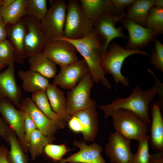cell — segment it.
I'll use <instances>...</instances> for the list:
<instances>
[{
	"instance_id": "cell-1",
	"label": "cell",
	"mask_w": 163,
	"mask_h": 163,
	"mask_svg": "<svg viewBox=\"0 0 163 163\" xmlns=\"http://www.w3.org/2000/svg\"><path fill=\"white\" fill-rule=\"evenodd\" d=\"M58 40H65L72 43L83 57L94 82H101L106 88H111L110 83L105 77V74L101 65L104 54L103 46L94 28L84 37L78 39H70L63 37Z\"/></svg>"
},
{
	"instance_id": "cell-2",
	"label": "cell",
	"mask_w": 163,
	"mask_h": 163,
	"mask_svg": "<svg viewBox=\"0 0 163 163\" xmlns=\"http://www.w3.org/2000/svg\"><path fill=\"white\" fill-rule=\"evenodd\" d=\"M156 94L155 90L153 88L143 91L137 86L127 97L116 98L110 104L100 105L99 107L104 113L106 123L111 112L123 109L133 112L149 125L151 123L148 112L149 104Z\"/></svg>"
},
{
	"instance_id": "cell-3",
	"label": "cell",
	"mask_w": 163,
	"mask_h": 163,
	"mask_svg": "<svg viewBox=\"0 0 163 163\" xmlns=\"http://www.w3.org/2000/svg\"><path fill=\"white\" fill-rule=\"evenodd\" d=\"M107 52L102 57L101 65L104 73L112 75L116 84L121 83L124 86L129 85L128 78L121 73V69L125 60L134 54L149 56L146 51L141 50H129L125 48L116 42L109 45Z\"/></svg>"
},
{
	"instance_id": "cell-4",
	"label": "cell",
	"mask_w": 163,
	"mask_h": 163,
	"mask_svg": "<svg viewBox=\"0 0 163 163\" xmlns=\"http://www.w3.org/2000/svg\"><path fill=\"white\" fill-rule=\"evenodd\" d=\"M109 116L112 118L115 131L128 139L139 142L147 135L148 124L130 110L118 109L111 112Z\"/></svg>"
},
{
	"instance_id": "cell-5",
	"label": "cell",
	"mask_w": 163,
	"mask_h": 163,
	"mask_svg": "<svg viewBox=\"0 0 163 163\" xmlns=\"http://www.w3.org/2000/svg\"><path fill=\"white\" fill-rule=\"evenodd\" d=\"M94 25V22L85 13L79 0H69L67 4L63 37L70 39L82 38L93 30Z\"/></svg>"
},
{
	"instance_id": "cell-6",
	"label": "cell",
	"mask_w": 163,
	"mask_h": 163,
	"mask_svg": "<svg viewBox=\"0 0 163 163\" xmlns=\"http://www.w3.org/2000/svg\"><path fill=\"white\" fill-rule=\"evenodd\" d=\"M66 6L64 0L52 1L40 21L42 30L48 41L57 40L63 37Z\"/></svg>"
},
{
	"instance_id": "cell-7",
	"label": "cell",
	"mask_w": 163,
	"mask_h": 163,
	"mask_svg": "<svg viewBox=\"0 0 163 163\" xmlns=\"http://www.w3.org/2000/svg\"><path fill=\"white\" fill-rule=\"evenodd\" d=\"M94 82L89 73L74 88L67 92L66 107L69 115L71 116L79 111L96 105V101L90 96Z\"/></svg>"
},
{
	"instance_id": "cell-8",
	"label": "cell",
	"mask_w": 163,
	"mask_h": 163,
	"mask_svg": "<svg viewBox=\"0 0 163 163\" xmlns=\"http://www.w3.org/2000/svg\"><path fill=\"white\" fill-rule=\"evenodd\" d=\"M126 17L125 13L113 14L110 12L104 13L94 23V28L102 44L104 53L107 51L111 41L116 38L127 39L122 31V27H115L116 23Z\"/></svg>"
},
{
	"instance_id": "cell-9",
	"label": "cell",
	"mask_w": 163,
	"mask_h": 163,
	"mask_svg": "<svg viewBox=\"0 0 163 163\" xmlns=\"http://www.w3.org/2000/svg\"><path fill=\"white\" fill-rule=\"evenodd\" d=\"M23 19L26 27L24 41L25 59L43 52L48 41L42 30L40 21L27 16Z\"/></svg>"
},
{
	"instance_id": "cell-10",
	"label": "cell",
	"mask_w": 163,
	"mask_h": 163,
	"mask_svg": "<svg viewBox=\"0 0 163 163\" xmlns=\"http://www.w3.org/2000/svg\"><path fill=\"white\" fill-rule=\"evenodd\" d=\"M131 141L116 131L110 134L105 152L111 163H132L134 154L131 150Z\"/></svg>"
},
{
	"instance_id": "cell-11",
	"label": "cell",
	"mask_w": 163,
	"mask_h": 163,
	"mask_svg": "<svg viewBox=\"0 0 163 163\" xmlns=\"http://www.w3.org/2000/svg\"><path fill=\"white\" fill-rule=\"evenodd\" d=\"M77 51L75 46L70 42L65 40H58L48 41L43 52L61 67L78 60Z\"/></svg>"
},
{
	"instance_id": "cell-12",
	"label": "cell",
	"mask_w": 163,
	"mask_h": 163,
	"mask_svg": "<svg viewBox=\"0 0 163 163\" xmlns=\"http://www.w3.org/2000/svg\"><path fill=\"white\" fill-rule=\"evenodd\" d=\"M0 113L2 118L14 131L23 149L28 152L24 141V112L15 108L11 101L6 97H0Z\"/></svg>"
},
{
	"instance_id": "cell-13",
	"label": "cell",
	"mask_w": 163,
	"mask_h": 163,
	"mask_svg": "<svg viewBox=\"0 0 163 163\" xmlns=\"http://www.w3.org/2000/svg\"><path fill=\"white\" fill-rule=\"evenodd\" d=\"M88 66L84 59L66 66L61 67L52 84L64 89H71L88 73Z\"/></svg>"
},
{
	"instance_id": "cell-14",
	"label": "cell",
	"mask_w": 163,
	"mask_h": 163,
	"mask_svg": "<svg viewBox=\"0 0 163 163\" xmlns=\"http://www.w3.org/2000/svg\"><path fill=\"white\" fill-rule=\"evenodd\" d=\"M120 22L123 28L127 29L129 34L128 41L124 47L126 49H143L156 39V36L150 28L143 27L126 18Z\"/></svg>"
},
{
	"instance_id": "cell-15",
	"label": "cell",
	"mask_w": 163,
	"mask_h": 163,
	"mask_svg": "<svg viewBox=\"0 0 163 163\" xmlns=\"http://www.w3.org/2000/svg\"><path fill=\"white\" fill-rule=\"evenodd\" d=\"M73 144L79 151L62 158L61 163H106L101 154L103 148L96 142L88 145L83 140H75Z\"/></svg>"
},
{
	"instance_id": "cell-16",
	"label": "cell",
	"mask_w": 163,
	"mask_h": 163,
	"mask_svg": "<svg viewBox=\"0 0 163 163\" xmlns=\"http://www.w3.org/2000/svg\"><path fill=\"white\" fill-rule=\"evenodd\" d=\"M26 112L36 125L37 129L44 135L53 136L59 129L53 121L45 116L31 98L27 97L21 101L20 109Z\"/></svg>"
},
{
	"instance_id": "cell-17",
	"label": "cell",
	"mask_w": 163,
	"mask_h": 163,
	"mask_svg": "<svg viewBox=\"0 0 163 163\" xmlns=\"http://www.w3.org/2000/svg\"><path fill=\"white\" fill-rule=\"evenodd\" d=\"M22 93L14 76V63L0 73V97L9 98L17 109H19Z\"/></svg>"
},
{
	"instance_id": "cell-18",
	"label": "cell",
	"mask_w": 163,
	"mask_h": 163,
	"mask_svg": "<svg viewBox=\"0 0 163 163\" xmlns=\"http://www.w3.org/2000/svg\"><path fill=\"white\" fill-rule=\"evenodd\" d=\"M73 115L77 117L84 128L82 133L85 141L93 142L98 133L99 113L96 105L79 111Z\"/></svg>"
},
{
	"instance_id": "cell-19",
	"label": "cell",
	"mask_w": 163,
	"mask_h": 163,
	"mask_svg": "<svg viewBox=\"0 0 163 163\" xmlns=\"http://www.w3.org/2000/svg\"><path fill=\"white\" fill-rule=\"evenodd\" d=\"M152 120L149 140L155 149L163 152V118L160 107L154 104L152 108Z\"/></svg>"
},
{
	"instance_id": "cell-20",
	"label": "cell",
	"mask_w": 163,
	"mask_h": 163,
	"mask_svg": "<svg viewBox=\"0 0 163 163\" xmlns=\"http://www.w3.org/2000/svg\"><path fill=\"white\" fill-rule=\"evenodd\" d=\"M82 8L87 17L94 23L104 13L117 14L110 0H80Z\"/></svg>"
},
{
	"instance_id": "cell-21",
	"label": "cell",
	"mask_w": 163,
	"mask_h": 163,
	"mask_svg": "<svg viewBox=\"0 0 163 163\" xmlns=\"http://www.w3.org/2000/svg\"><path fill=\"white\" fill-rule=\"evenodd\" d=\"M7 31V36L16 50L14 61L23 64L25 59L24 55V41L26 27L24 19L17 24L11 25Z\"/></svg>"
},
{
	"instance_id": "cell-22",
	"label": "cell",
	"mask_w": 163,
	"mask_h": 163,
	"mask_svg": "<svg viewBox=\"0 0 163 163\" xmlns=\"http://www.w3.org/2000/svg\"><path fill=\"white\" fill-rule=\"evenodd\" d=\"M18 75L22 83V87L27 92L34 94L40 91H45L49 85L48 79L40 74L29 70H20Z\"/></svg>"
},
{
	"instance_id": "cell-23",
	"label": "cell",
	"mask_w": 163,
	"mask_h": 163,
	"mask_svg": "<svg viewBox=\"0 0 163 163\" xmlns=\"http://www.w3.org/2000/svg\"><path fill=\"white\" fill-rule=\"evenodd\" d=\"M46 92L53 110L65 121L68 122L71 116L67 112L66 97L64 92L56 86L49 84L46 90Z\"/></svg>"
},
{
	"instance_id": "cell-24",
	"label": "cell",
	"mask_w": 163,
	"mask_h": 163,
	"mask_svg": "<svg viewBox=\"0 0 163 163\" xmlns=\"http://www.w3.org/2000/svg\"><path fill=\"white\" fill-rule=\"evenodd\" d=\"M155 0H135L126 8V17L145 27L149 13L154 6Z\"/></svg>"
},
{
	"instance_id": "cell-25",
	"label": "cell",
	"mask_w": 163,
	"mask_h": 163,
	"mask_svg": "<svg viewBox=\"0 0 163 163\" xmlns=\"http://www.w3.org/2000/svg\"><path fill=\"white\" fill-rule=\"evenodd\" d=\"M28 61L30 70L37 72L48 79L54 78L56 76V64L43 52L31 56Z\"/></svg>"
},
{
	"instance_id": "cell-26",
	"label": "cell",
	"mask_w": 163,
	"mask_h": 163,
	"mask_svg": "<svg viewBox=\"0 0 163 163\" xmlns=\"http://www.w3.org/2000/svg\"><path fill=\"white\" fill-rule=\"evenodd\" d=\"M31 98L42 112L54 122L59 129H63L66 126L67 122L53 110L46 91H40L33 94Z\"/></svg>"
},
{
	"instance_id": "cell-27",
	"label": "cell",
	"mask_w": 163,
	"mask_h": 163,
	"mask_svg": "<svg viewBox=\"0 0 163 163\" xmlns=\"http://www.w3.org/2000/svg\"><path fill=\"white\" fill-rule=\"evenodd\" d=\"M26 2L27 0H15L8 6H0V15L5 25H14L26 15Z\"/></svg>"
},
{
	"instance_id": "cell-28",
	"label": "cell",
	"mask_w": 163,
	"mask_h": 163,
	"mask_svg": "<svg viewBox=\"0 0 163 163\" xmlns=\"http://www.w3.org/2000/svg\"><path fill=\"white\" fill-rule=\"evenodd\" d=\"M10 149L8 150L6 158L9 163H28V156L22 146L13 129L10 126L7 132Z\"/></svg>"
},
{
	"instance_id": "cell-29",
	"label": "cell",
	"mask_w": 163,
	"mask_h": 163,
	"mask_svg": "<svg viewBox=\"0 0 163 163\" xmlns=\"http://www.w3.org/2000/svg\"><path fill=\"white\" fill-rule=\"evenodd\" d=\"M55 138L54 136H46L37 129L32 133L28 144L29 152L31 159L35 161L41 155L45 146L52 144Z\"/></svg>"
},
{
	"instance_id": "cell-30",
	"label": "cell",
	"mask_w": 163,
	"mask_h": 163,
	"mask_svg": "<svg viewBox=\"0 0 163 163\" xmlns=\"http://www.w3.org/2000/svg\"><path fill=\"white\" fill-rule=\"evenodd\" d=\"M145 27L151 29L156 37L163 34V9L154 6L146 19Z\"/></svg>"
},
{
	"instance_id": "cell-31",
	"label": "cell",
	"mask_w": 163,
	"mask_h": 163,
	"mask_svg": "<svg viewBox=\"0 0 163 163\" xmlns=\"http://www.w3.org/2000/svg\"><path fill=\"white\" fill-rule=\"evenodd\" d=\"M46 0H27L26 15L41 21L47 12Z\"/></svg>"
},
{
	"instance_id": "cell-32",
	"label": "cell",
	"mask_w": 163,
	"mask_h": 163,
	"mask_svg": "<svg viewBox=\"0 0 163 163\" xmlns=\"http://www.w3.org/2000/svg\"><path fill=\"white\" fill-rule=\"evenodd\" d=\"M154 41V47L150 46L152 51L149 62L153 65L155 69L163 72V44L157 39Z\"/></svg>"
},
{
	"instance_id": "cell-33",
	"label": "cell",
	"mask_w": 163,
	"mask_h": 163,
	"mask_svg": "<svg viewBox=\"0 0 163 163\" xmlns=\"http://www.w3.org/2000/svg\"><path fill=\"white\" fill-rule=\"evenodd\" d=\"M16 50L11 42L6 39L0 43V63L9 66L14 61Z\"/></svg>"
},
{
	"instance_id": "cell-34",
	"label": "cell",
	"mask_w": 163,
	"mask_h": 163,
	"mask_svg": "<svg viewBox=\"0 0 163 163\" xmlns=\"http://www.w3.org/2000/svg\"><path fill=\"white\" fill-rule=\"evenodd\" d=\"M149 136L147 135L139 141L137 150L134 155L132 163H149L150 154L149 152Z\"/></svg>"
},
{
	"instance_id": "cell-35",
	"label": "cell",
	"mask_w": 163,
	"mask_h": 163,
	"mask_svg": "<svg viewBox=\"0 0 163 163\" xmlns=\"http://www.w3.org/2000/svg\"><path fill=\"white\" fill-rule=\"evenodd\" d=\"M43 151L49 157L55 161H60L62 157L69 150L65 144L55 145L49 144L44 147Z\"/></svg>"
},
{
	"instance_id": "cell-36",
	"label": "cell",
	"mask_w": 163,
	"mask_h": 163,
	"mask_svg": "<svg viewBox=\"0 0 163 163\" xmlns=\"http://www.w3.org/2000/svg\"><path fill=\"white\" fill-rule=\"evenodd\" d=\"M23 112L24 141L25 145L28 148V144L31 134L34 130L37 129V128L29 115L26 112L24 111Z\"/></svg>"
},
{
	"instance_id": "cell-37",
	"label": "cell",
	"mask_w": 163,
	"mask_h": 163,
	"mask_svg": "<svg viewBox=\"0 0 163 163\" xmlns=\"http://www.w3.org/2000/svg\"><path fill=\"white\" fill-rule=\"evenodd\" d=\"M114 9L118 14L124 13L126 8L131 5L135 0H110Z\"/></svg>"
},
{
	"instance_id": "cell-38",
	"label": "cell",
	"mask_w": 163,
	"mask_h": 163,
	"mask_svg": "<svg viewBox=\"0 0 163 163\" xmlns=\"http://www.w3.org/2000/svg\"><path fill=\"white\" fill-rule=\"evenodd\" d=\"M68 125L69 128L73 132L76 133L83 132V126L80 120L74 115H72L69 120Z\"/></svg>"
},
{
	"instance_id": "cell-39",
	"label": "cell",
	"mask_w": 163,
	"mask_h": 163,
	"mask_svg": "<svg viewBox=\"0 0 163 163\" xmlns=\"http://www.w3.org/2000/svg\"><path fill=\"white\" fill-rule=\"evenodd\" d=\"M147 70L153 77L154 85L152 88L155 90L156 94L158 95L161 104H162L163 101V84L156 76L152 71L148 69Z\"/></svg>"
},
{
	"instance_id": "cell-40",
	"label": "cell",
	"mask_w": 163,
	"mask_h": 163,
	"mask_svg": "<svg viewBox=\"0 0 163 163\" xmlns=\"http://www.w3.org/2000/svg\"><path fill=\"white\" fill-rule=\"evenodd\" d=\"M9 125L2 117H0V136L9 145V142L7 136V132Z\"/></svg>"
},
{
	"instance_id": "cell-41",
	"label": "cell",
	"mask_w": 163,
	"mask_h": 163,
	"mask_svg": "<svg viewBox=\"0 0 163 163\" xmlns=\"http://www.w3.org/2000/svg\"><path fill=\"white\" fill-rule=\"evenodd\" d=\"M163 152L150 154L149 163H163Z\"/></svg>"
},
{
	"instance_id": "cell-42",
	"label": "cell",
	"mask_w": 163,
	"mask_h": 163,
	"mask_svg": "<svg viewBox=\"0 0 163 163\" xmlns=\"http://www.w3.org/2000/svg\"><path fill=\"white\" fill-rule=\"evenodd\" d=\"M6 25L0 15V43L5 40L7 36Z\"/></svg>"
},
{
	"instance_id": "cell-43",
	"label": "cell",
	"mask_w": 163,
	"mask_h": 163,
	"mask_svg": "<svg viewBox=\"0 0 163 163\" xmlns=\"http://www.w3.org/2000/svg\"><path fill=\"white\" fill-rule=\"evenodd\" d=\"M8 150L6 147L3 145H0V163H9L6 158Z\"/></svg>"
},
{
	"instance_id": "cell-44",
	"label": "cell",
	"mask_w": 163,
	"mask_h": 163,
	"mask_svg": "<svg viewBox=\"0 0 163 163\" xmlns=\"http://www.w3.org/2000/svg\"><path fill=\"white\" fill-rule=\"evenodd\" d=\"M154 6L157 8L163 9V0H155Z\"/></svg>"
},
{
	"instance_id": "cell-45",
	"label": "cell",
	"mask_w": 163,
	"mask_h": 163,
	"mask_svg": "<svg viewBox=\"0 0 163 163\" xmlns=\"http://www.w3.org/2000/svg\"><path fill=\"white\" fill-rule=\"evenodd\" d=\"M15 0H2V4L1 5L2 7L8 6L12 4Z\"/></svg>"
},
{
	"instance_id": "cell-46",
	"label": "cell",
	"mask_w": 163,
	"mask_h": 163,
	"mask_svg": "<svg viewBox=\"0 0 163 163\" xmlns=\"http://www.w3.org/2000/svg\"><path fill=\"white\" fill-rule=\"evenodd\" d=\"M5 67V66L0 63V70L2 69Z\"/></svg>"
},
{
	"instance_id": "cell-47",
	"label": "cell",
	"mask_w": 163,
	"mask_h": 163,
	"mask_svg": "<svg viewBox=\"0 0 163 163\" xmlns=\"http://www.w3.org/2000/svg\"><path fill=\"white\" fill-rule=\"evenodd\" d=\"M2 0H0V6L2 5Z\"/></svg>"
}]
</instances>
